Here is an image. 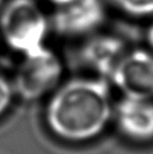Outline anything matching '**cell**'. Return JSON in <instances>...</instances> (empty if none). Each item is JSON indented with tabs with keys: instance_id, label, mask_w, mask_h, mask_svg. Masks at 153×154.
Masks as SVG:
<instances>
[{
	"instance_id": "8",
	"label": "cell",
	"mask_w": 153,
	"mask_h": 154,
	"mask_svg": "<svg viewBox=\"0 0 153 154\" xmlns=\"http://www.w3.org/2000/svg\"><path fill=\"white\" fill-rule=\"evenodd\" d=\"M111 2L131 17H153V0H111Z\"/></svg>"
},
{
	"instance_id": "11",
	"label": "cell",
	"mask_w": 153,
	"mask_h": 154,
	"mask_svg": "<svg viewBox=\"0 0 153 154\" xmlns=\"http://www.w3.org/2000/svg\"><path fill=\"white\" fill-rule=\"evenodd\" d=\"M44 1H46L48 4H52L54 5V6H60V5H63L65 2H69V1H71V0H44Z\"/></svg>"
},
{
	"instance_id": "7",
	"label": "cell",
	"mask_w": 153,
	"mask_h": 154,
	"mask_svg": "<svg viewBox=\"0 0 153 154\" xmlns=\"http://www.w3.org/2000/svg\"><path fill=\"white\" fill-rule=\"evenodd\" d=\"M122 39L111 34H95L87 37L81 47V62L95 74V77L109 80L111 73L126 53Z\"/></svg>"
},
{
	"instance_id": "2",
	"label": "cell",
	"mask_w": 153,
	"mask_h": 154,
	"mask_svg": "<svg viewBox=\"0 0 153 154\" xmlns=\"http://www.w3.org/2000/svg\"><path fill=\"white\" fill-rule=\"evenodd\" d=\"M50 18L35 0H9L0 8V36L20 55L45 46Z\"/></svg>"
},
{
	"instance_id": "3",
	"label": "cell",
	"mask_w": 153,
	"mask_h": 154,
	"mask_svg": "<svg viewBox=\"0 0 153 154\" xmlns=\"http://www.w3.org/2000/svg\"><path fill=\"white\" fill-rule=\"evenodd\" d=\"M21 56L11 82L15 96L25 101L48 97L62 83L64 65L60 56L46 45Z\"/></svg>"
},
{
	"instance_id": "9",
	"label": "cell",
	"mask_w": 153,
	"mask_h": 154,
	"mask_svg": "<svg viewBox=\"0 0 153 154\" xmlns=\"http://www.w3.org/2000/svg\"><path fill=\"white\" fill-rule=\"evenodd\" d=\"M15 97L13 83L0 73V118L9 110Z\"/></svg>"
},
{
	"instance_id": "6",
	"label": "cell",
	"mask_w": 153,
	"mask_h": 154,
	"mask_svg": "<svg viewBox=\"0 0 153 154\" xmlns=\"http://www.w3.org/2000/svg\"><path fill=\"white\" fill-rule=\"evenodd\" d=\"M113 118L125 138L135 143L153 142V100L123 97L114 106Z\"/></svg>"
},
{
	"instance_id": "4",
	"label": "cell",
	"mask_w": 153,
	"mask_h": 154,
	"mask_svg": "<svg viewBox=\"0 0 153 154\" xmlns=\"http://www.w3.org/2000/svg\"><path fill=\"white\" fill-rule=\"evenodd\" d=\"M106 19L102 0H71L56 6L50 18L51 28L65 38L89 37Z\"/></svg>"
},
{
	"instance_id": "1",
	"label": "cell",
	"mask_w": 153,
	"mask_h": 154,
	"mask_svg": "<svg viewBox=\"0 0 153 154\" xmlns=\"http://www.w3.org/2000/svg\"><path fill=\"white\" fill-rule=\"evenodd\" d=\"M114 106L106 79L73 78L48 96L44 122L52 135L61 141L87 143L106 131L114 116Z\"/></svg>"
},
{
	"instance_id": "10",
	"label": "cell",
	"mask_w": 153,
	"mask_h": 154,
	"mask_svg": "<svg viewBox=\"0 0 153 154\" xmlns=\"http://www.w3.org/2000/svg\"><path fill=\"white\" fill-rule=\"evenodd\" d=\"M145 38H146V43L149 46V50L153 53V20L149 25L146 33H145Z\"/></svg>"
},
{
	"instance_id": "12",
	"label": "cell",
	"mask_w": 153,
	"mask_h": 154,
	"mask_svg": "<svg viewBox=\"0 0 153 154\" xmlns=\"http://www.w3.org/2000/svg\"><path fill=\"white\" fill-rule=\"evenodd\" d=\"M4 1H5V0H0V8L4 6Z\"/></svg>"
},
{
	"instance_id": "5",
	"label": "cell",
	"mask_w": 153,
	"mask_h": 154,
	"mask_svg": "<svg viewBox=\"0 0 153 154\" xmlns=\"http://www.w3.org/2000/svg\"><path fill=\"white\" fill-rule=\"evenodd\" d=\"M109 80L123 97L153 100V53L143 48L126 51Z\"/></svg>"
}]
</instances>
